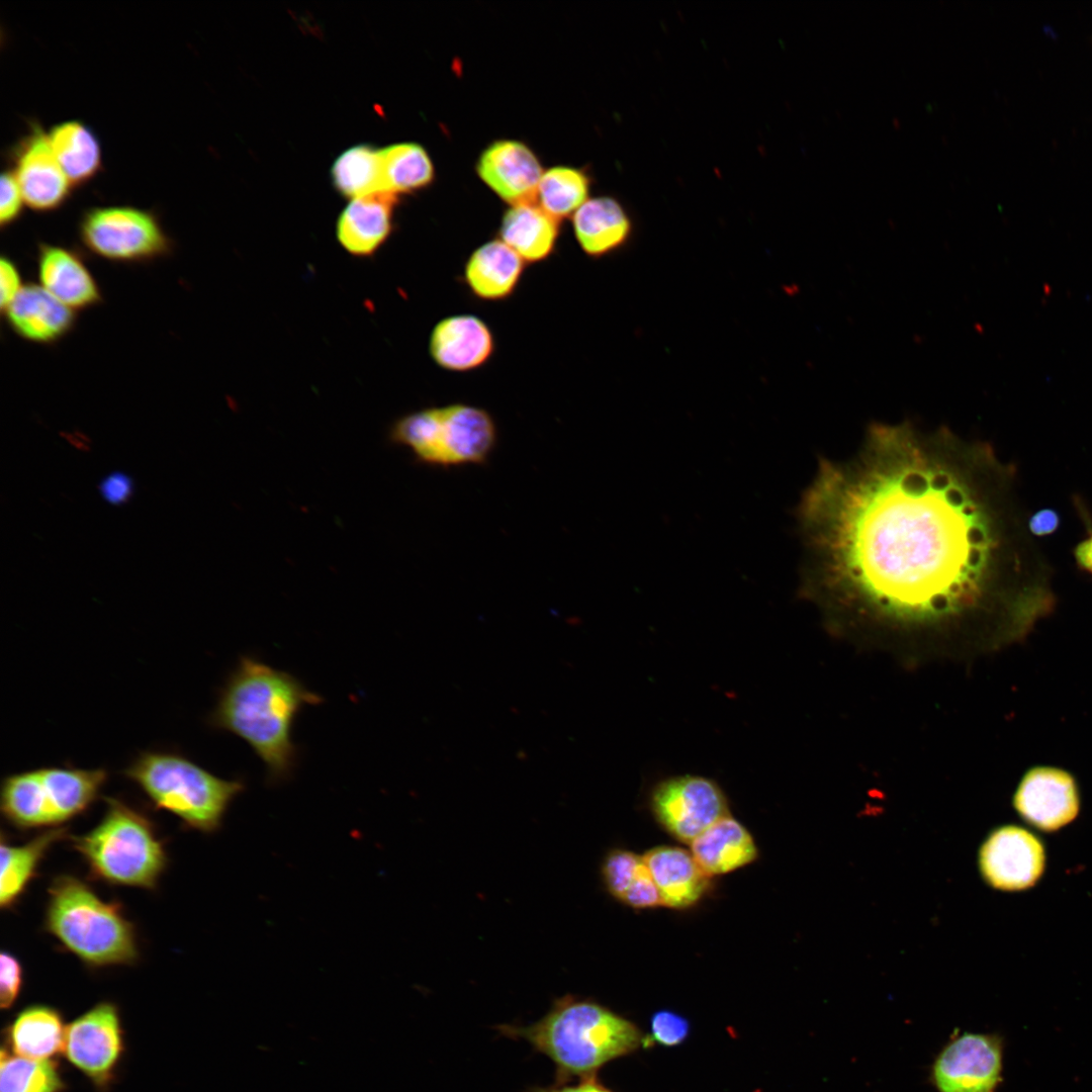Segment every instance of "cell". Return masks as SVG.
<instances>
[{"label": "cell", "mask_w": 1092, "mask_h": 1092, "mask_svg": "<svg viewBox=\"0 0 1092 1092\" xmlns=\"http://www.w3.org/2000/svg\"><path fill=\"white\" fill-rule=\"evenodd\" d=\"M1017 485L987 442L871 423L802 495L803 597L831 631L906 652L1024 637L1055 597Z\"/></svg>", "instance_id": "1"}, {"label": "cell", "mask_w": 1092, "mask_h": 1092, "mask_svg": "<svg viewBox=\"0 0 1092 1092\" xmlns=\"http://www.w3.org/2000/svg\"><path fill=\"white\" fill-rule=\"evenodd\" d=\"M323 703L292 674L252 656L240 657L218 692L207 722L243 739L262 760L269 785L288 781L297 766L294 721L306 706Z\"/></svg>", "instance_id": "2"}, {"label": "cell", "mask_w": 1092, "mask_h": 1092, "mask_svg": "<svg viewBox=\"0 0 1092 1092\" xmlns=\"http://www.w3.org/2000/svg\"><path fill=\"white\" fill-rule=\"evenodd\" d=\"M504 1036L523 1039L547 1057L555 1082L597 1076L608 1063L644 1048L645 1034L631 1020L610 1008L573 995L557 998L550 1010L529 1025L500 1024Z\"/></svg>", "instance_id": "3"}, {"label": "cell", "mask_w": 1092, "mask_h": 1092, "mask_svg": "<svg viewBox=\"0 0 1092 1092\" xmlns=\"http://www.w3.org/2000/svg\"><path fill=\"white\" fill-rule=\"evenodd\" d=\"M44 928L91 968L130 965L139 957L135 930L115 902H105L85 882L56 877L48 889Z\"/></svg>", "instance_id": "4"}, {"label": "cell", "mask_w": 1092, "mask_h": 1092, "mask_svg": "<svg viewBox=\"0 0 1092 1092\" xmlns=\"http://www.w3.org/2000/svg\"><path fill=\"white\" fill-rule=\"evenodd\" d=\"M122 774L156 809L205 833L219 829L230 805L246 788L243 780L221 779L173 751H143Z\"/></svg>", "instance_id": "5"}, {"label": "cell", "mask_w": 1092, "mask_h": 1092, "mask_svg": "<svg viewBox=\"0 0 1092 1092\" xmlns=\"http://www.w3.org/2000/svg\"><path fill=\"white\" fill-rule=\"evenodd\" d=\"M73 846L91 875L111 885L156 888L167 864L163 842L142 811L117 798H106L100 822L73 837Z\"/></svg>", "instance_id": "6"}, {"label": "cell", "mask_w": 1092, "mask_h": 1092, "mask_svg": "<svg viewBox=\"0 0 1092 1092\" xmlns=\"http://www.w3.org/2000/svg\"><path fill=\"white\" fill-rule=\"evenodd\" d=\"M389 439L408 448L423 464L445 468L480 465L496 446L497 428L484 408L450 403L402 416L390 427Z\"/></svg>", "instance_id": "7"}, {"label": "cell", "mask_w": 1092, "mask_h": 1092, "mask_svg": "<svg viewBox=\"0 0 1092 1092\" xmlns=\"http://www.w3.org/2000/svg\"><path fill=\"white\" fill-rule=\"evenodd\" d=\"M108 780L105 768L46 766L2 780L3 816L17 828L59 827L97 800Z\"/></svg>", "instance_id": "8"}, {"label": "cell", "mask_w": 1092, "mask_h": 1092, "mask_svg": "<svg viewBox=\"0 0 1092 1092\" xmlns=\"http://www.w3.org/2000/svg\"><path fill=\"white\" fill-rule=\"evenodd\" d=\"M78 236L90 254L120 264H144L166 258L175 247L154 211L131 205L94 206L84 210Z\"/></svg>", "instance_id": "9"}, {"label": "cell", "mask_w": 1092, "mask_h": 1092, "mask_svg": "<svg viewBox=\"0 0 1092 1092\" xmlns=\"http://www.w3.org/2000/svg\"><path fill=\"white\" fill-rule=\"evenodd\" d=\"M649 808L667 833L686 843L729 815L728 799L719 784L698 775L657 782L649 794Z\"/></svg>", "instance_id": "10"}, {"label": "cell", "mask_w": 1092, "mask_h": 1092, "mask_svg": "<svg viewBox=\"0 0 1092 1092\" xmlns=\"http://www.w3.org/2000/svg\"><path fill=\"white\" fill-rule=\"evenodd\" d=\"M1001 1071V1039L992 1034L964 1032L935 1059L932 1081L939 1092H994Z\"/></svg>", "instance_id": "11"}, {"label": "cell", "mask_w": 1092, "mask_h": 1092, "mask_svg": "<svg viewBox=\"0 0 1092 1092\" xmlns=\"http://www.w3.org/2000/svg\"><path fill=\"white\" fill-rule=\"evenodd\" d=\"M9 156V169L27 207L46 213L64 205L73 186L53 154L48 132L38 122H30L28 132L12 148Z\"/></svg>", "instance_id": "12"}, {"label": "cell", "mask_w": 1092, "mask_h": 1092, "mask_svg": "<svg viewBox=\"0 0 1092 1092\" xmlns=\"http://www.w3.org/2000/svg\"><path fill=\"white\" fill-rule=\"evenodd\" d=\"M122 1043L118 1011L102 1002L66 1026L63 1052L72 1065L104 1085L120 1058Z\"/></svg>", "instance_id": "13"}, {"label": "cell", "mask_w": 1092, "mask_h": 1092, "mask_svg": "<svg viewBox=\"0 0 1092 1092\" xmlns=\"http://www.w3.org/2000/svg\"><path fill=\"white\" fill-rule=\"evenodd\" d=\"M979 863L984 879L994 888L1022 890L1032 886L1041 875L1043 847L1028 831L1004 826L983 843Z\"/></svg>", "instance_id": "14"}, {"label": "cell", "mask_w": 1092, "mask_h": 1092, "mask_svg": "<svg viewBox=\"0 0 1092 1092\" xmlns=\"http://www.w3.org/2000/svg\"><path fill=\"white\" fill-rule=\"evenodd\" d=\"M1013 805L1033 826L1045 831L1059 829L1071 822L1079 811L1075 779L1059 767L1033 766L1021 779Z\"/></svg>", "instance_id": "15"}, {"label": "cell", "mask_w": 1092, "mask_h": 1092, "mask_svg": "<svg viewBox=\"0 0 1092 1092\" xmlns=\"http://www.w3.org/2000/svg\"><path fill=\"white\" fill-rule=\"evenodd\" d=\"M476 171L479 178L510 205L536 202L544 173L535 153L515 140H499L486 147L478 158Z\"/></svg>", "instance_id": "16"}, {"label": "cell", "mask_w": 1092, "mask_h": 1092, "mask_svg": "<svg viewBox=\"0 0 1092 1092\" xmlns=\"http://www.w3.org/2000/svg\"><path fill=\"white\" fill-rule=\"evenodd\" d=\"M494 351L488 325L473 314H454L439 321L429 338L434 362L451 372H467L484 365Z\"/></svg>", "instance_id": "17"}, {"label": "cell", "mask_w": 1092, "mask_h": 1092, "mask_svg": "<svg viewBox=\"0 0 1092 1092\" xmlns=\"http://www.w3.org/2000/svg\"><path fill=\"white\" fill-rule=\"evenodd\" d=\"M36 268L39 284L72 310L89 309L103 301L97 280L76 250L39 243Z\"/></svg>", "instance_id": "18"}, {"label": "cell", "mask_w": 1092, "mask_h": 1092, "mask_svg": "<svg viewBox=\"0 0 1092 1092\" xmlns=\"http://www.w3.org/2000/svg\"><path fill=\"white\" fill-rule=\"evenodd\" d=\"M2 316L19 338L38 345L58 343L77 323L76 311L32 282L24 284Z\"/></svg>", "instance_id": "19"}, {"label": "cell", "mask_w": 1092, "mask_h": 1092, "mask_svg": "<svg viewBox=\"0 0 1092 1092\" xmlns=\"http://www.w3.org/2000/svg\"><path fill=\"white\" fill-rule=\"evenodd\" d=\"M642 856L663 906L674 909L692 907L710 888V877L700 868L691 851L661 845L649 849Z\"/></svg>", "instance_id": "20"}, {"label": "cell", "mask_w": 1092, "mask_h": 1092, "mask_svg": "<svg viewBox=\"0 0 1092 1092\" xmlns=\"http://www.w3.org/2000/svg\"><path fill=\"white\" fill-rule=\"evenodd\" d=\"M397 195L376 192L354 198L340 214L337 238L355 256H369L387 240L393 225Z\"/></svg>", "instance_id": "21"}, {"label": "cell", "mask_w": 1092, "mask_h": 1092, "mask_svg": "<svg viewBox=\"0 0 1092 1092\" xmlns=\"http://www.w3.org/2000/svg\"><path fill=\"white\" fill-rule=\"evenodd\" d=\"M575 240L592 258H602L620 250L631 238L633 222L615 197L588 198L572 215Z\"/></svg>", "instance_id": "22"}, {"label": "cell", "mask_w": 1092, "mask_h": 1092, "mask_svg": "<svg viewBox=\"0 0 1092 1092\" xmlns=\"http://www.w3.org/2000/svg\"><path fill=\"white\" fill-rule=\"evenodd\" d=\"M525 261L499 239L477 247L468 257L463 279L479 299L497 301L516 290L524 272Z\"/></svg>", "instance_id": "23"}, {"label": "cell", "mask_w": 1092, "mask_h": 1092, "mask_svg": "<svg viewBox=\"0 0 1092 1092\" xmlns=\"http://www.w3.org/2000/svg\"><path fill=\"white\" fill-rule=\"evenodd\" d=\"M690 844L694 858L710 878L733 872L757 857L752 835L730 814L716 821Z\"/></svg>", "instance_id": "24"}, {"label": "cell", "mask_w": 1092, "mask_h": 1092, "mask_svg": "<svg viewBox=\"0 0 1092 1092\" xmlns=\"http://www.w3.org/2000/svg\"><path fill=\"white\" fill-rule=\"evenodd\" d=\"M559 220L536 202L511 205L504 213L498 239L514 250L525 263L547 259L555 250Z\"/></svg>", "instance_id": "25"}, {"label": "cell", "mask_w": 1092, "mask_h": 1092, "mask_svg": "<svg viewBox=\"0 0 1092 1092\" xmlns=\"http://www.w3.org/2000/svg\"><path fill=\"white\" fill-rule=\"evenodd\" d=\"M48 136L53 154L73 188L88 183L102 169L100 143L84 122H60L48 131Z\"/></svg>", "instance_id": "26"}, {"label": "cell", "mask_w": 1092, "mask_h": 1092, "mask_svg": "<svg viewBox=\"0 0 1092 1092\" xmlns=\"http://www.w3.org/2000/svg\"><path fill=\"white\" fill-rule=\"evenodd\" d=\"M67 836L65 827L48 828L22 845H11L2 835L0 845V906L12 907L36 874L37 867L55 842Z\"/></svg>", "instance_id": "27"}, {"label": "cell", "mask_w": 1092, "mask_h": 1092, "mask_svg": "<svg viewBox=\"0 0 1092 1092\" xmlns=\"http://www.w3.org/2000/svg\"><path fill=\"white\" fill-rule=\"evenodd\" d=\"M66 1027L55 1009L34 1005L22 1010L9 1030V1042L16 1056L49 1060L63 1051Z\"/></svg>", "instance_id": "28"}, {"label": "cell", "mask_w": 1092, "mask_h": 1092, "mask_svg": "<svg viewBox=\"0 0 1092 1092\" xmlns=\"http://www.w3.org/2000/svg\"><path fill=\"white\" fill-rule=\"evenodd\" d=\"M383 191L394 195L419 191L435 176L428 152L415 143H399L380 150Z\"/></svg>", "instance_id": "29"}, {"label": "cell", "mask_w": 1092, "mask_h": 1092, "mask_svg": "<svg viewBox=\"0 0 1092 1092\" xmlns=\"http://www.w3.org/2000/svg\"><path fill=\"white\" fill-rule=\"evenodd\" d=\"M332 178L338 191L349 198L384 192L380 150L371 146H355L335 161Z\"/></svg>", "instance_id": "30"}, {"label": "cell", "mask_w": 1092, "mask_h": 1092, "mask_svg": "<svg viewBox=\"0 0 1092 1092\" xmlns=\"http://www.w3.org/2000/svg\"><path fill=\"white\" fill-rule=\"evenodd\" d=\"M589 179L575 168L556 166L541 177L536 203L557 220L572 216L588 199Z\"/></svg>", "instance_id": "31"}, {"label": "cell", "mask_w": 1092, "mask_h": 1092, "mask_svg": "<svg viewBox=\"0 0 1092 1092\" xmlns=\"http://www.w3.org/2000/svg\"><path fill=\"white\" fill-rule=\"evenodd\" d=\"M63 1081L55 1063L1 1052L0 1092H59Z\"/></svg>", "instance_id": "32"}, {"label": "cell", "mask_w": 1092, "mask_h": 1092, "mask_svg": "<svg viewBox=\"0 0 1092 1092\" xmlns=\"http://www.w3.org/2000/svg\"><path fill=\"white\" fill-rule=\"evenodd\" d=\"M645 868L643 856L627 849H612L602 862L603 883L614 898L622 901Z\"/></svg>", "instance_id": "33"}, {"label": "cell", "mask_w": 1092, "mask_h": 1092, "mask_svg": "<svg viewBox=\"0 0 1092 1092\" xmlns=\"http://www.w3.org/2000/svg\"><path fill=\"white\" fill-rule=\"evenodd\" d=\"M689 1020L672 1010H658L650 1018V1032L645 1035L644 1048L659 1044L673 1048L686 1041L690 1034Z\"/></svg>", "instance_id": "34"}, {"label": "cell", "mask_w": 1092, "mask_h": 1092, "mask_svg": "<svg viewBox=\"0 0 1092 1092\" xmlns=\"http://www.w3.org/2000/svg\"><path fill=\"white\" fill-rule=\"evenodd\" d=\"M23 981V970L18 959L9 951L0 956V1005L10 1008L18 997Z\"/></svg>", "instance_id": "35"}, {"label": "cell", "mask_w": 1092, "mask_h": 1092, "mask_svg": "<svg viewBox=\"0 0 1092 1092\" xmlns=\"http://www.w3.org/2000/svg\"><path fill=\"white\" fill-rule=\"evenodd\" d=\"M0 193V226L3 230L21 216L25 204L21 190L9 168L1 175Z\"/></svg>", "instance_id": "36"}, {"label": "cell", "mask_w": 1092, "mask_h": 1092, "mask_svg": "<svg viewBox=\"0 0 1092 1092\" xmlns=\"http://www.w3.org/2000/svg\"><path fill=\"white\" fill-rule=\"evenodd\" d=\"M97 489L104 502L120 507L129 503L133 496L134 481L125 471L113 470L99 480Z\"/></svg>", "instance_id": "37"}, {"label": "cell", "mask_w": 1092, "mask_h": 1092, "mask_svg": "<svg viewBox=\"0 0 1092 1092\" xmlns=\"http://www.w3.org/2000/svg\"><path fill=\"white\" fill-rule=\"evenodd\" d=\"M621 902L637 909L653 908L662 905L658 889L647 866L628 890Z\"/></svg>", "instance_id": "38"}, {"label": "cell", "mask_w": 1092, "mask_h": 1092, "mask_svg": "<svg viewBox=\"0 0 1092 1092\" xmlns=\"http://www.w3.org/2000/svg\"><path fill=\"white\" fill-rule=\"evenodd\" d=\"M24 285L16 264L8 257L0 260V307L1 312L15 299Z\"/></svg>", "instance_id": "39"}, {"label": "cell", "mask_w": 1092, "mask_h": 1092, "mask_svg": "<svg viewBox=\"0 0 1092 1092\" xmlns=\"http://www.w3.org/2000/svg\"><path fill=\"white\" fill-rule=\"evenodd\" d=\"M526 1092H615L605 1086L597 1076L581 1078L575 1084L554 1083L550 1086H531Z\"/></svg>", "instance_id": "40"}, {"label": "cell", "mask_w": 1092, "mask_h": 1092, "mask_svg": "<svg viewBox=\"0 0 1092 1092\" xmlns=\"http://www.w3.org/2000/svg\"><path fill=\"white\" fill-rule=\"evenodd\" d=\"M1060 525V517L1055 510L1042 509L1028 519V530L1032 536L1042 537L1053 534Z\"/></svg>", "instance_id": "41"}, {"label": "cell", "mask_w": 1092, "mask_h": 1092, "mask_svg": "<svg viewBox=\"0 0 1092 1092\" xmlns=\"http://www.w3.org/2000/svg\"><path fill=\"white\" fill-rule=\"evenodd\" d=\"M1074 553L1078 565L1092 574V536L1080 542Z\"/></svg>", "instance_id": "42"}]
</instances>
